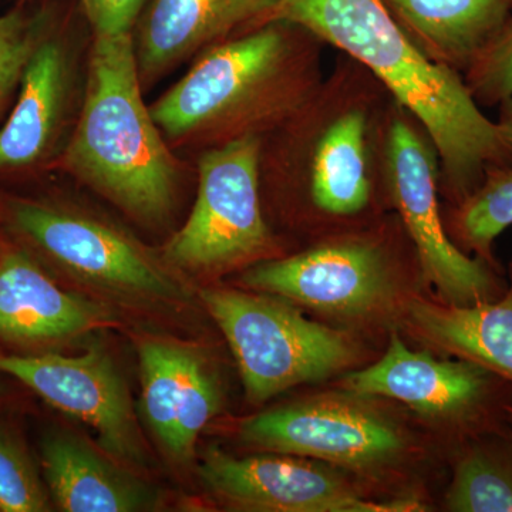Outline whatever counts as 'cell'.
I'll return each mask as SVG.
<instances>
[{
  "label": "cell",
  "mask_w": 512,
  "mask_h": 512,
  "mask_svg": "<svg viewBox=\"0 0 512 512\" xmlns=\"http://www.w3.org/2000/svg\"><path fill=\"white\" fill-rule=\"evenodd\" d=\"M444 224L448 237L461 251L498 265L495 239L512 225V164L487 171L476 190L453 205Z\"/></svg>",
  "instance_id": "cell-22"
},
{
  "label": "cell",
  "mask_w": 512,
  "mask_h": 512,
  "mask_svg": "<svg viewBox=\"0 0 512 512\" xmlns=\"http://www.w3.org/2000/svg\"><path fill=\"white\" fill-rule=\"evenodd\" d=\"M480 107L500 106L512 97V15L463 74Z\"/></svg>",
  "instance_id": "cell-24"
},
{
  "label": "cell",
  "mask_w": 512,
  "mask_h": 512,
  "mask_svg": "<svg viewBox=\"0 0 512 512\" xmlns=\"http://www.w3.org/2000/svg\"><path fill=\"white\" fill-rule=\"evenodd\" d=\"M117 323L111 309L64 291L25 252L0 256V339L60 342Z\"/></svg>",
  "instance_id": "cell-15"
},
{
  "label": "cell",
  "mask_w": 512,
  "mask_h": 512,
  "mask_svg": "<svg viewBox=\"0 0 512 512\" xmlns=\"http://www.w3.org/2000/svg\"><path fill=\"white\" fill-rule=\"evenodd\" d=\"M37 30L22 13L0 16V101L22 79L39 40Z\"/></svg>",
  "instance_id": "cell-25"
},
{
  "label": "cell",
  "mask_w": 512,
  "mask_h": 512,
  "mask_svg": "<svg viewBox=\"0 0 512 512\" xmlns=\"http://www.w3.org/2000/svg\"><path fill=\"white\" fill-rule=\"evenodd\" d=\"M49 510V495L29 454L18 440L0 431V511Z\"/></svg>",
  "instance_id": "cell-23"
},
{
  "label": "cell",
  "mask_w": 512,
  "mask_h": 512,
  "mask_svg": "<svg viewBox=\"0 0 512 512\" xmlns=\"http://www.w3.org/2000/svg\"><path fill=\"white\" fill-rule=\"evenodd\" d=\"M113 460L73 434L47 436L42 443L43 474L57 507L67 512H134L156 508V491Z\"/></svg>",
  "instance_id": "cell-16"
},
{
  "label": "cell",
  "mask_w": 512,
  "mask_h": 512,
  "mask_svg": "<svg viewBox=\"0 0 512 512\" xmlns=\"http://www.w3.org/2000/svg\"><path fill=\"white\" fill-rule=\"evenodd\" d=\"M16 229L80 281L138 301H173L183 289L154 256L106 222L37 202L10 205Z\"/></svg>",
  "instance_id": "cell-8"
},
{
  "label": "cell",
  "mask_w": 512,
  "mask_h": 512,
  "mask_svg": "<svg viewBox=\"0 0 512 512\" xmlns=\"http://www.w3.org/2000/svg\"><path fill=\"white\" fill-rule=\"evenodd\" d=\"M138 357L148 426L168 456L187 463L201 431L220 412L217 377L197 350L171 340H141Z\"/></svg>",
  "instance_id": "cell-14"
},
{
  "label": "cell",
  "mask_w": 512,
  "mask_h": 512,
  "mask_svg": "<svg viewBox=\"0 0 512 512\" xmlns=\"http://www.w3.org/2000/svg\"><path fill=\"white\" fill-rule=\"evenodd\" d=\"M507 413H508V416L512 417V403L508 404Z\"/></svg>",
  "instance_id": "cell-28"
},
{
  "label": "cell",
  "mask_w": 512,
  "mask_h": 512,
  "mask_svg": "<svg viewBox=\"0 0 512 512\" xmlns=\"http://www.w3.org/2000/svg\"><path fill=\"white\" fill-rule=\"evenodd\" d=\"M393 100L365 66L343 55L311 99L289 117L299 183L322 217H359L379 188L386 191L383 133Z\"/></svg>",
  "instance_id": "cell-4"
},
{
  "label": "cell",
  "mask_w": 512,
  "mask_h": 512,
  "mask_svg": "<svg viewBox=\"0 0 512 512\" xmlns=\"http://www.w3.org/2000/svg\"><path fill=\"white\" fill-rule=\"evenodd\" d=\"M383 170L387 200L441 301L474 305L501 298L510 284L500 266L466 254L448 237L439 201V153L420 121L394 100L384 123Z\"/></svg>",
  "instance_id": "cell-5"
},
{
  "label": "cell",
  "mask_w": 512,
  "mask_h": 512,
  "mask_svg": "<svg viewBox=\"0 0 512 512\" xmlns=\"http://www.w3.org/2000/svg\"><path fill=\"white\" fill-rule=\"evenodd\" d=\"M201 299L228 340L252 403L328 379L355 360L348 336L306 319L279 296L211 288Z\"/></svg>",
  "instance_id": "cell-6"
},
{
  "label": "cell",
  "mask_w": 512,
  "mask_h": 512,
  "mask_svg": "<svg viewBox=\"0 0 512 512\" xmlns=\"http://www.w3.org/2000/svg\"><path fill=\"white\" fill-rule=\"evenodd\" d=\"M0 373L15 377L50 406L93 429L104 453L117 461L143 464L146 448L126 380L109 353L2 355Z\"/></svg>",
  "instance_id": "cell-10"
},
{
  "label": "cell",
  "mask_w": 512,
  "mask_h": 512,
  "mask_svg": "<svg viewBox=\"0 0 512 512\" xmlns=\"http://www.w3.org/2000/svg\"><path fill=\"white\" fill-rule=\"evenodd\" d=\"M500 111H498V128H500L501 136H503L505 143L512 151V97L511 99L503 101L500 104Z\"/></svg>",
  "instance_id": "cell-27"
},
{
  "label": "cell",
  "mask_w": 512,
  "mask_h": 512,
  "mask_svg": "<svg viewBox=\"0 0 512 512\" xmlns=\"http://www.w3.org/2000/svg\"><path fill=\"white\" fill-rule=\"evenodd\" d=\"M147 0H83L84 12L96 36L131 33Z\"/></svg>",
  "instance_id": "cell-26"
},
{
  "label": "cell",
  "mask_w": 512,
  "mask_h": 512,
  "mask_svg": "<svg viewBox=\"0 0 512 512\" xmlns=\"http://www.w3.org/2000/svg\"><path fill=\"white\" fill-rule=\"evenodd\" d=\"M407 322L427 345L512 383V282L501 298L474 305L416 299Z\"/></svg>",
  "instance_id": "cell-18"
},
{
  "label": "cell",
  "mask_w": 512,
  "mask_h": 512,
  "mask_svg": "<svg viewBox=\"0 0 512 512\" xmlns=\"http://www.w3.org/2000/svg\"><path fill=\"white\" fill-rule=\"evenodd\" d=\"M510 268H511V276H512V261H511V266H510Z\"/></svg>",
  "instance_id": "cell-30"
},
{
  "label": "cell",
  "mask_w": 512,
  "mask_h": 512,
  "mask_svg": "<svg viewBox=\"0 0 512 512\" xmlns=\"http://www.w3.org/2000/svg\"><path fill=\"white\" fill-rule=\"evenodd\" d=\"M66 164L140 220H161L173 207L177 167L141 97L131 33L94 40L83 110Z\"/></svg>",
  "instance_id": "cell-3"
},
{
  "label": "cell",
  "mask_w": 512,
  "mask_h": 512,
  "mask_svg": "<svg viewBox=\"0 0 512 512\" xmlns=\"http://www.w3.org/2000/svg\"><path fill=\"white\" fill-rule=\"evenodd\" d=\"M242 285L332 315L375 311L392 292L389 252L376 239H329L311 249L249 266Z\"/></svg>",
  "instance_id": "cell-12"
},
{
  "label": "cell",
  "mask_w": 512,
  "mask_h": 512,
  "mask_svg": "<svg viewBox=\"0 0 512 512\" xmlns=\"http://www.w3.org/2000/svg\"><path fill=\"white\" fill-rule=\"evenodd\" d=\"M261 156V136L245 134L200 158L197 201L165 247V261L184 271L215 274L255 264L272 251L259 188Z\"/></svg>",
  "instance_id": "cell-7"
},
{
  "label": "cell",
  "mask_w": 512,
  "mask_h": 512,
  "mask_svg": "<svg viewBox=\"0 0 512 512\" xmlns=\"http://www.w3.org/2000/svg\"><path fill=\"white\" fill-rule=\"evenodd\" d=\"M238 431L249 446L350 468L383 466L404 447L402 434L390 421L338 399L266 410L242 421Z\"/></svg>",
  "instance_id": "cell-13"
},
{
  "label": "cell",
  "mask_w": 512,
  "mask_h": 512,
  "mask_svg": "<svg viewBox=\"0 0 512 512\" xmlns=\"http://www.w3.org/2000/svg\"><path fill=\"white\" fill-rule=\"evenodd\" d=\"M202 483L225 504L256 512L427 511L414 500H363L338 474L291 454L238 458L211 447L198 467Z\"/></svg>",
  "instance_id": "cell-11"
},
{
  "label": "cell",
  "mask_w": 512,
  "mask_h": 512,
  "mask_svg": "<svg viewBox=\"0 0 512 512\" xmlns=\"http://www.w3.org/2000/svg\"><path fill=\"white\" fill-rule=\"evenodd\" d=\"M500 426L478 434L457 457L448 511L512 512V430Z\"/></svg>",
  "instance_id": "cell-21"
},
{
  "label": "cell",
  "mask_w": 512,
  "mask_h": 512,
  "mask_svg": "<svg viewBox=\"0 0 512 512\" xmlns=\"http://www.w3.org/2000/svg\"><path fill=\"white\" fill-rule=\"evenodd\" d=\"M20 83L18 103L0 127V170L36 163L55 137L69 86V60L62 43L40 42Z\"/></svg>",
  "instance_id": "cell-20"
},
{
  "label": "cell",
  "mask_w": 512,
  "mask_h": 512,
  "mask_svg": "<svg viewBox=\"0 0 512 512\" xmlns=\"http://www.w3.org/2000/svg\"><path fill=\"white\" fill-rule=\"evenodd\" d=\"M325 43L302 26L268 20L220 43L150 107L168 137L220 126L288 121L322 84ZM259 136V134H258Z\"/></svg>",
  "instance_id": "cell-2"
},
{
  "label": "cell",
  "mask_w": 512,
  "mask_h": 512,
  "mask_svg": "<svg viewBox=\"0 0 512 512\" xmlns=\"http://www.w3.org/2000/svg\"><path fill=\"white\" fill-rule=\"evenodd\" d=\"M2 394H3V386H2V384H0V396H2Z\"/></svg>",
  "instance_id": "cell-29"
},
{
  "label": "cell",
  "mask_w": 512,
  "mask_h": 512,
  "mask_svg": "<svg viewBox=\"0 0 512 512\" xmlns=\"http://www.w3.org/2000/svg\"><path fill=\"white\" fill-rule=\"evenodd\" d=\"M302 26L365 66L427 131L440 160V192L466 200L487 171L512 164L497 121L468 92L463 74L424 55L384 0H281L274 18Z\"/></svg>",
  "instance_id": "cell-1"
},
{
  "label": "cell",
  "mask_w": 512,
  "mask_h": 512,
  "mask_svg": "<svg viewBox=\"0 0 512 512\" xmlns=\"http://www.w3.org/2000/svg\"><path fill=\"white\" fill-rule=\"evenodd\" d=\"M434 62L464 74L512 15V0H384Z\"/></svg>",
  "instance_id": "cell-19"
},
{
  "label": "cell",
  "mask_w": 512,
  "mask_h": 512,
  "mask_svg": "<svg viewBox=\"0 0 512 512\" xmlns=\"http://www.w3.org/2000/svg\"><path fill=\"white\" fill-rule=\"evenodd\" d=\"M281 0H154L140 30L138 70L156 76L200 47L274 18Z\"/></svg>",
  "instance_id": "cell-17"
},
{
  "label": "cell",
  "mask_w": 512,
  "mask_h": 512,
  "mask_svg": "<svg viewBox=\"0 0 512 512\" xmlns=\"http://www.w3.org/2000/svg\"><path fill=\"white\" fill-rule=\"evenodd\" d=\"M348 392L399 400L427 416L478 434L507 417L512 383L468 360H440L412 352L397 335L375 365L343 380Z\"/></svg>",
  "instance_id": "cell-9"
}]
</instances>
